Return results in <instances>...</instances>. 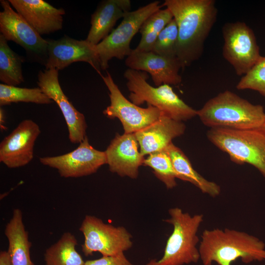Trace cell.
Returning a JSON list of instances; mask_svg holds the SVG:
<instances>
[{"label": "cell", "mask_w": 265, "mask_h": 265, "mask_svg": "<svg viewBox=\"0 0 265 265\" xmlns=\"http://www.w3.org/2000/svg\"><path fill=\"white\" fill-rule=\"evenodd\" d=\"M171 12L178 29L176 55L182 69L202 56L204 44L216 22L214 0H165L162 4Z\"/></svg>", "instance_id": "obj_1"}, {"label": "cell", "mask_w": 265, "mask_h": 265, "mask_svg": "<svg viewBox=\"0 0 265 265\" xmlns=\"http://www.w3.org/2000/svg\"><path fill=\"white\" fill-rule=\"evenodd\" d=\"M199 251L203 265H231L240 259L245 264L265 260V244L258 238L233 229L204 230Z\"/></svg>", "instance_id": "obj_2"}, {"label": "cell", "mask_w": 265, "mask_h": 265, "mask_svg": "<svg viewBox=\"0 0 265 265\" xmlns=\"http://www.w3.org/2000/svg\"><path fill=\"white\" fill-rule=\"evenodd\" d=\"M202 123L211 128L233 130L260 129L265 122V112L260 105H254L229 90L219 93L197 110Z\"/></svg>", "instance_id": "obj_3"}, {"label": "cell", "mask_w": 265, "mask_h": 265, "mask_svg": "<svg viewBox=\"0 0 265 265\" xmlns=\"http://www.w3.org/2000/svg\"><path fill=\"white\" fill-rule=\"evenodd\" d=\"M170 217L164 221L173 227L168 238L162 257L151 259L146 265H184L197 263L200 259L197 244L199 228L203 221V214L190 215L178 207L168 211Z\"/></svg>", "instance_id": "obj_4"}, {"label": "cell", "mask_w": 265, "mask_h": 265, "mask_svg": "<svg viewBox=\"0 0 265 265\" xmlns=\"http://www.w3.org/2000/svg\"><path fill=\"white\" fill-rule=\"evenodd\" d=\"M129 99L136 106L146 102L172 119L182 122L197 116V110L186 104L168 84L154 87L147 81V73L128 68L124 73Z\"/></svg>", "instance_id": "obj_5"}, {"label": "cell", "mask_w": 265, "mask_h": 265, "mask_svg": "<svg viewBox=\"0 0 265 265\" xmlns=\"http://www.w3.org/2000/svg\"><path fill=\"white\" fill-rule=\"evenodd\" d=\"M207 136L227 153L231 161L238 164H250L265 178V133L262 131L211 128Z\"/></svg>", "instance_id": "obj_6"}, {"label": "cell", "mask_w": 265, "mask_h": 265, "mask_svg": "<svg viewBox=\"0 0 265 265\" xmlns=\"http://www.w3.org/2000/svg\"><path fill=\"white\" fill-rule=\"evenodd\" d=\"M162 7L160 2L156 0L125 15L117 27L96 45L101 70L108 67V62L112 58L121 60L131 54L132 49L130 43L132 38L139 32L145 21Z\"/></svg>", "instance_id": "obj_7"}, {"label": "cell", "mask_w": 265, "mask_h": 265, "mask_svg": "<svg viewBox=\"0 0 265 265\" xmlns=\"http://www.w3.org/2000/svg\"><path fill=\"white\" fill-rule=\"evenodd\" d=\"M79 230L84 236L82 251L85 256L97 252L105 256H115L132 246V235L124 227L106 224L93 215H86Z\"/></svg>", "instance_id": "obj_8"}, {"label": "cell", "mask_w": 265, "mask_h": 265, "mask_svg": "<svg viewBox=\"0 0 265 265\" xmlns=\"http://www.w3.org/2000/svg\"><path fill=\"white\" fill-rule=\"evenodd\" d=\"M222 33L223 57L237 75L244 76L261 57L253 31L244 22L237 21L225 23Z\"/></svg>", "instance_id": "obj_9"}, {"label": "cell", "mask_w": 265, "mask_h": 265, "mask_svg": "<svg viewBox=\"0 0 265 265\" xmlns=\"http://www.w3.org/2000/svg\"><path fill=\"white\" fill-rule=\"evenodd\" d=\"M109 90L110 105L103 111L109 118H118L123 126L125 133H135L154 123L162 112L157 107L148 105L142 108L127 100L115 83L111 74L101 75Z\"/></svg>", "instance_id": "obj_10"}, {"label": "cell", "mask_w": 265, "mask_h": 265, "mask_svg": "<svg viewBox=\"0 0 265 265\" xmlns=\"http://www.w3.org/2000/svg\"><path fill=\"white\" fill-rule=\"evenodd\" d=\"M0 31L5 39L22 47L34 60L45 64L48 42L11 6L8 0L0 1Z\"/></svg>", "instance_id": "obj_11"}, {"label": "cell", "mask_w": 265, "mask_h": 265, "mask_svg": "<svg viewBox=\"0 0 265 265\" xmlns=\"http://www.w3.org/2000/svg\"><path fill=\"white\" fill-rule=\"evenodd\" d=\"M39 160L42 164L56 169L64 178L88 176L106 164L105 152L93 148L86 136L74 150L62 155L40 158Z\"/></svg>", "instance_id": "obj_12"}, {"label": "cell", "mask_w": 265, "mask_h": 265, "mask_svg": "<svg viewBox=\"0 0 265 265\" xmlns=\"http://www.w3.org/2000/svg\"><path fill=\"white\" fill-rule=\"evenodd\" d=\"M46 69L62 70L76 62L90 65L101 76V67L96 45L86 40H77L64 35L57 40L47 39Z\"/></svg>", "instance_id": "obj_13"}, {"label": "cell", "mask_w": 265, "mask_h": 265, "mask_svg": "<svg viewBox=\"0 0 265 265\" xmlns=\"http://www.w3.org/2000/svg\"><path fill=\"white\" fill-rule=\"evenodd\" d=\"M37 84L50 99L59 106L66 121L70 141L80 143L85 138L87 125L84 115L79 111L63 92L58 80V71L55 69L40 70Z\"/></svg>", "instance_id": "obj_14"}, {"label": "cell", "mask_w": 265, "mask_h": 265, "mask_svg": "<svg viewBox=\"0 0 265 265\" xmlns=\"http://www.w3.org/2000/svg\"><path fill=\"white\" fill-rule=\"evenodd\" d=\"M41 133L37 124L22 121L0 143V161L9 168L24 166L33 159L35 142Z\"/></svg>", "instance_id": "obj_15"}, {"label": "cell", "mask_w": 265, "mask_h": 265, "mask_svg": "<svg viewBox=\"0 0 265 265\" xmlns=\"http://www.w3.org/2000/svg\"><path fill=\"white\" fill-rule=\"evenodd\" d=\"M129 69L149 73L156 86L178 85L182 81V67L177 56L159 55L152 51L133 52L125 59Z\"/></svg>", "instance_id": "obj_16"}, {"label": "cell", "mask_w": 265, "mask_h": 265, "mask_svg": "<svg viewBox=\"0 0 265 265\" xmlns=\"http://www.w3.org/2000/svg\"><path fill=\"white\" fill-rule=\"evenodd\" d=\"M138 145L134 133H117L105 151L109 170L122 177L136 178L144 160Z\"/></svg>", "instance_id": "obj_17"}, {"label": "cell", "mask_w": 265, "mask_h": 265, "mask_svg": "<svg viewBox=\"0 0 265 265\" xmlns=\"http://www.w3.org/2000/svg\"><path fill=\"white\" fill-rule=\"evenodd\" d=\"M11 5L40 35L49 34L63 27L65 11L43 0H9Z\"/></svg>", "instance_id": "obj_18"}, {"label": "cell", "mask_w": 265, "mask_h": 265, "mask_svg": "<svg viewBox=\"0 0 265 265\" xmlns=\"http://www.w3.org/2000/svg\"><path fill=\"white\" fill-rule=\"evenodd\" d=\"M186 126L162 112L154 123L136 132L135 135L143 156L164 150L173 139L183 135Z\"/></svg>", "instance_id": "obj_19"}, {"label": "cell", "mask_w": 265, "mask_h": 265, "mask_svg": "<svg viewBox=\"0 0 265 265\" xmlns=\"http://www.w3.org/2000/svg\"><path fill=\"white\" fill-rule=\"evenodd\" d=\"M130 0H104L91 15V27L86 40L97 45L113 30L117 21L131 11Z\"/></svg>", "instance_id": "obj_20"}, {"label": "cell", "mask_w": 265, "mask_h": 265, "mask_svg": "<svg viewBox=\"0 0 265 265\" xmlns=\"http://www.w3.org/2000/svg\"><path fill=\"white\" fill-rule=\"evenodd\" d=\"M4 234L8 242L7 252L11 265H35L30 257L31 243L20 209H14L12 217L5 226Z\"/></svg>", "instance_id": "obj_21"}, {"label": "cell", "mask_w": 265, "mask_h": 265, "mask_svg": "<svg viewBox=\"0 0 265 265\" xmlns=\"http://www.w3.org/2000/svg\"><path fill=\"white\" fill-rule=\"evenodd\" d=\"M169 156L177 179L188 182L202 192L211 197L218 196L221 188L216 183L209 181L199 174L192 167L185 153L172 142L164 150Z\"/></svg>", "instance_id": "obj_22"}, {"label": "cell", "mask_w": 265, "mask_h": 265, "mask_svg": "<svg viewBox=\"0 0 265 265\" xmlns=\"http://www.w3.org/2000/svg\"><path fill=\"white\" fill-rule=\"evenodd\" d=\"M78 241L70 232L64 233L44 253L45 265H85L76 247Z\"/></svg>", "instance_id": "obj_23"}, {"label": "cell", "mask_w": 265, "mask_h": 265, "mask_svg": "<svg viewBox=\"0 0 265 265\" xmlns=\"http://www.w3.org/2000/svg\"><path fill=\"white\" fill-rule=\"evenodd\" d=\"M24 60L23 56L9 47L7 41L0 34V80L15 86L23 82L22 66Z\"/></svg>", "instance_id": "obj_24"}, {"label": "cell", "mask_w": 265, "mask_h": 265, "mask_svg": "<svg viewBox=\"0 0 265 265\" xmlns=\"http://www.w3.org/2000/svg\"><path fill=\"white\" fill-rule=\"evenodd\" d=\"M173 19L170 10L159 9L150 16L141 26L139 32L141 38L133 52L152 51L155 42L161 30Z\"/></svg>", "instance_id": "obj_25"}, {"label": "cell", "mask_w": 265, "mask_h": 265, "mask_svg": "<svg viewBox=\"0 0 265 265\" xmlns=\"http://www.w3.org/2000/svg\"><path fill=\"white\" fill-rule=\"evenodd\" d=\"M19 102L37 104H50L53 102L38 87L32 88H21L0 84V106L11 105Z\"/></svg>", "instance_id": "obj_26"}, {"label": "cell", "mask_w": 265, "mask_h": 265, "mask_svg": "<svg viewBox=\"0 0 265 265\" xmlns=\"http://www.w3.org/2000/svg\"><path fill=\"white\" fill-rule=\"evenodd\" d=\"M143 164L154 170L155 176L163 182L167 188L171 189L177 185V174L171 159L164 150L152 153L143 161Z\"/></svg>", "instance_id": "obj_27"}, {"label": "cell", "mask_w": 265, "mask_h": 265, "mask_svg": "<svg viewBox=\"0 0 265 265\" xmlns=\"http://www.w3.org/2000/svg\"><path fill=\"white\" fill-rule=\"evenodd\" d=\"M178 36V26L173 18L159 34L152 51L161 55L177 56Z\"/></svg>", "instance_id": "obj_28"}, {"label": "cell", "mask_w": 265, "mask_h": 265, "mask_svg": "<svg viewBox=\"0 0 265 265\" xmlns=\"http://www.w3.org/2000/svg\"><path fill=\"white\" fill-rule=\"evenodd\" d=\"M236 88L256 91L265 98V56H261L248 72L241 77Z\"/></svg>", "instance_id": "obj_29"}, {"label": "cell", "mask_w": 265, "mask_h": 265, "mask_svg": "<svg viewBox=\"0 0 265 265\" xmlns=\"http://www.w3.org/2000/svg\"><path fill=\"white\" fill-rule=\"evenodd\" d=\"M85 265H133L127 258L124 252L115 256H105L95 260L86 261Z\"/></svg>", "instance_id": "obj_30"}, {"label": "cell", "mask_w": 265, "mask_h": 265, "mask_svg": "<svg viewBox=\"0 0 265 265\" xmlns=\"http://www.w3.org/2000/svg\"><path fill=\"white\" fill-rule=\"evenodd\" d=\"M0 265H12L7 251H0Z\"/></svg>", "instance_id": "obj_31"}, {"label": "cell", "mask_w": 265, "mask_h": 265, "mask_svg": "<svg viewBox=\"0 0 265 265\" xmlns=\"http://www.w3.org/2000/svg\"><path fill=\"white\" fill-rule=\"evenodd\" d=\"M5 123V112L3 109L0 108V128L2 131L6 130V127L4 126Z\"/></svg>", "instance_id": "obj_32"}, {"label": "cell", "mask_w": 265, "mask_h": 265, "mask_svg": "<svg viewBox=\"0 0 265 265\" xmlns=\"http://www.w3.org/2000/svg\"><path fill=\"white\" fill-rule=\"evenodd\" d=\"M259 129L265 133V122Z\"/></svg>", "instance_id": "obj_33"}]
</instances>
